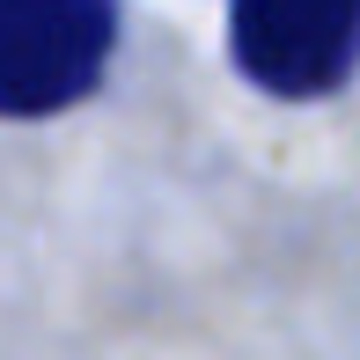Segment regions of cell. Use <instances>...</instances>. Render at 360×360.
<instances>
[{"mask_svg": "<svg viewBox=\"0 0 360 360\" xmlns=\"http://www.w3.org/2000/svg\"><path fill=\"white\" fill-rule=\"evenodd\" d=\"M243 59L287 96L338 89L360 59V0H243Z\"/></svg>", "mask_w": 360, "mask_h": 360, "instance_id": "6da1fadb", "label": "cell"}]
</instances>
